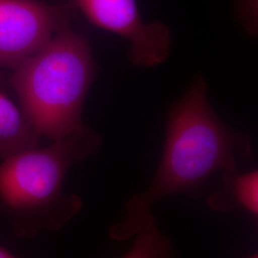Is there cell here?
<instances>
[{
    "mask_svg": "<svg viewBox=\"0 0 258 258\" xmlns=\"http://www.w3.org/2000/svg\"><path fill=\"white\" fill-rule=\"evenodd\" d=\"M133 247L120 258H179L171 239L158 229L154 215L135 234Z\"/></svg>",
    "mask_w": 258,
    "mask_h": 258,
    "instance_id": "obj_8",
    "label": "cell"
},
{
    "mask_svg": "<svg viewBox=\"0 0 258 258\" xmlns=\"http://www.w3.org/2000/svg\"><path fill=\"white\" fill-rule=\"evenodd\" d=\"M97 74L87 38L68 24L18 66L9 83L40 138L54 142L85 128L83 103Z\"/></svg>",
    "mask_w": 258,
    "mask_h": 258,
    "instance_id": "obj_3",
    "label": "cell"
},
{
    "mask_svg": "<svg viewBox=\"0 0 258 258\" xmlns=\"http://www.w3.org/2000/svg\"><path fill=\"white\" fill-rule=\"evenodd\" d=\"M201 75L168 113L161 162L148 188L132 196L109 237L123 241L135 236L153 215L157 202L175 194L197 192L215 172L237 170L238 160L251 157L249 137L224 123L208 100Z\"/></svg>",
    "mask_w": 258,
    "mask_h": 258,
    "instance_id": "obj_1",
    "label": "cell"
},
{
    "mask_svg": "<svg viewBox=\"0 0 258 258\" xmlns=\"http://www.w3.org/2000/svg\"><path fill=\"white\" fill-rule=\"evenodd\" d=\"M102 141L91 129L54 141L45 148L28 149L0 165V216L18 237L63 228L83 208L76 194L63 192L72 166L96 155Z\"/></svg>",
    "mask_w": 258,
    "mask_h": 258,
    "instance_id": "obj_2",
    "label": "cell"
},
{
    "mask_svg": "<svg viewBox=\"0 0 258 258\" xmlns=\"http://www.w3.org/2000/svg\"><path fill=\"white\" fill-rule=\"evenodd\" d=\"M223 184L208 198V207L218 212L244 210L253 216L258 214V173L252 170L238 173L237 170L223 173Z\"/></svg>",
    "mask_w": 258,
    "mask_h": 258,
    "instance_id": "obj_6",
    "label": "cell"
},
{
    "mask_svg": "<svg viewBox=\"0 0 258 258\" xmlns=\"http://www.w3.org/2000/svg\"><path fill=\"white\" fill-rule=\"evenodd\" d=\"M0 258H18L13 255L7 249H3L0 247Z\"/></svg>",
    "mask_w": 258,
    "mask_h": 258,
    "instance_id": "obj_9",
    "label": "cell"
},
{
    "mask_svg": "<svg viewBox=\"0 0 258 258\" xmlns=\"http://www.w3.org/2000/svg\"><path fill=\"white\" fill-rule=\"evenodd\" d=\"M77 4L95 25L128 41L132 64L154 67L168 58L172 43L169 28L158 21L144 22L135 0H77Z\"/></svg>",
    "mask_w": 258,
    "mask_h": 258,
    "instance_id": "obj_5",
    "label": "cell"
},
{
    "mask_svg": "<svg viewBox=\"0 0 258 258\" xmlns=\"http://www.w3.org/2000/svg\"><path fill=\"white\" fill-rule=\"evenodd\" d=\"M244 258H258L257 253L255 252V253H252V254H250V255H248V256H246V257Z\"/></svg>",
    "mask_w": 258,
    "mask_h": 258,
    "instance_id": "obj_10",
    "label": "cell"
},
{
    "mask_svg": "<svg viewBox=\"0 0 258 258\" xmlns=\"http://www.w3.org/2000/svg\"><path fill=\"white\" fill-rule=\"evenodd\" d=\"M70 24V11L37 0H0V67L16 69Z\"/></svg>",
    "mask_w": 258,
    "mask_h": 258,
    "instance_id": "obj_4",
    "label": "cell"
},
{
    "mask_svg": "<svg viewBox=\"0 0 258 258\" xmlns=\"http://www.w3.org/2000/svg\"><path fill=\"white\" fill-rule=\"evenodd\" d=\"M39 139L22 110L0 92V157L5 160L37 148Z\"/></svg>",
    "mask_w": 258,
    "mask_h": 258,
    "instance_id": "obj_7",
    "label": "cell"
}]
</instances>
